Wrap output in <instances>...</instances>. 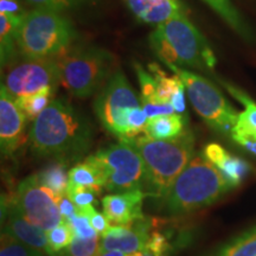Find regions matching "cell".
<instances>
[{
  "instance_id": "obj_15",
  "label": "cell",
  "mask_w": 256,
  "mask_h": 256,
  "mask_svg": "<svg viewBox=\"0 0 256 256\" xmlns=\"http://www.w3.org/2000/svg\"><path fill=\"white\" fill-rule=\"evenodd\" d=\"M2 203H5L6 214L5 232L11 234L19 241L24 242L25 244L40 252L44 250L48 254L49 246H48L46 230L38 228L37 226H34L25 218L20 210L18 209L14 196L11 198H6V200H2Z\"/></svg>"
},
{
  "instance_id": "obj_28",
  "label": "cell",
  "mask_w": 256,
  "mask_h": 256,
  "mask_svg": "<svg viewBox=\"0 0 256 256\" xmlns=\"http://www.w3.org/2000/svg\"><path fill=\"white\" fill-rule=\"evenodd\" d=\"M101 238H81L75 236L72 242L58 254L54 256H100Z\"/></svg>"
},
{
  "instance_id": "obj_6",
  "label": "cell",
  "mask_w": 256,
  "mask_h": 256,
  "mask_svg": "<svg viewBox=\"0 0 256 256\" xmlns=\"http://www.w3.org/2000/svg\"><path fill=\"white\" fill-rule=\"evenodd\" d=\"M72 22L62 14L37 8L26 12L18 31L17 48L25 60L51 58L76 40Z\"/></svg>"
},
{
  "instance_id": "obj_4",
  "label": "cell",
  "mask_w": 256,
  "mask_h": 256,
  "mask_svg": "<svg viewBox=\"0 0 256 256\" xmlns=\"http://www.w3.org/2000/svg\"><path fill=\"white\" fill-rule=\"evenodd\" d=\"M234 188L206 156L194 154L164 200L170 212L188 214L215 203Z\"/></svg>"
},
{
  "instance_id": "obj_41",
  "label": "cell",
  "mask_w": 256,
  "mask_h": 256,
  "mask_svg": "<svg viewBox=\"0 0 256 256\" xmlns=\"http://www.w3.org/2000/svg\"><path fill=\"white\" fill-rule=\"evenodd\" d=\"M100 256H140L139 252L136 254H124V252H118V250H108V252H101Z\"/></svg>"
},
{
  "instance_id": "obj_29",
  "label": "cell",
  "mask_w": 256,
  "mask_h": 256,
  "mask_svg": "<svg viewBox=\"0 0 256 256\" xmlns=\"http://www.w3.org/2000/svg\"><path fill=\"white\" fill-rule=\"evenodd\" d=\"M0 256H43L42 252L34 249L24 242L19 241L11 234L2 232Z\"/></svg>"
},
{
  "instance_id": "obj_16",
  "label": "cell",
  "mask_w": 256,
  "mask_h": 256,
  "mask_svg": "<svg viewBox=\"0 0 256 256\" xmlns=\"http://www.w3.org/2000/svg\"><path fill=\"white\" fill-rule=\"evenodd\" d=\"M124 2L144 23L159 25L184 14L183 6L178 0H124Z\"/></svg>"
},
{
  "instance_id": "obj_38",
  "label": "cell",
  "mask_w": 256,
  "mask_h": 256,
  "mask_svg": "<svg viewBox=\"0 0 256 256\" xmlns=\"http://www.w3.org/2000/svg\"><path fill=\"white\" fill-rule=\"evenodd\" d=\"M58 206H60V212L62 216L63 222H68L72 216L76 215L78 212V206L74 204V202L66 194L60 197L58 200Z\"/></svg>"
},
{
  "instance_id": "obj_19",
  "label": "cell",
  "mask_w": 256,
  "mask_h": 256,
  "mask_svg": "<svg viewBox=\"0 0 256 256\" xmlns=\"http://www.w3.org/2000/svg\"><path fill=\"white\" fill-rule=\"evenodd\" d=\"M69 180L82 186L94 188L101 194L106 186V174L94 154L87 156L84 162L69 170Z\"/></svg>"
},
{
  "instance_id": "obj_17",
  "label": "cell",
  "mask_w": 256,
  "mask_h": 256,
  "mask_svg": "<svg viewBox=\"0 0 256 256\" xmlns=\"http://www.w3.org/2000/svg\"><path fill=\"white\" fill-rule=\"evenodd\" d=\"M204 156L222 172L234 186H238L250 171V166L246 160L232 156L218 144H209L204 148Z\"/></svg>"
},
{
  "instance_id": "obj_30",
  "label": "cell",
  "mask_w": 256,
  "mask_h": 256,
  "mask_svg": "<svg viewBox=\"0 0 256 256\" xmlns=\"http://www.w3.org/2000/svg\"><path fill=\"white\" fill-rule=\"evenodd\" d=\"M98 194L94 188L88 186H82V185L75 184L74 182L69 180L68 188H66V196L74 202L78 208H87L92 206L96 202V196Z\"/></svg>"
},
{
  "instance_id": "obj_24",
  "label": "cell",
  "mask_w": 256,
  "mask_h": 256,
  "mask_svg": "<svg viewBox=\"0 0 256 256\" xmlns=\"http://www.w3.org/2000/svg\"><path fill=\"white\" fill-rule=\"evenodd\" d=\"M54 90H55L54 87H46L34 94L16 98V102L19 110L23 112L25 118L28 121H34L42 112L51 104Z\"/></svg>"
},
{
  "instance_id": "obj_7",
  "label": "cell",
  "mask_w": 256,
  "mask_h": 256,
  "mask_svg": "<svg viewBox=\"0 0 256 256\" xmlns=\"http://www.w3.org/2000/svg\"><path fill=\"white\" fill-rule=\"evenodd\" d=\"M182 78L188 98L197 114L217 133L230 136L238 119V113L224 98L220 89L203 76L176 66H168Z\"/></svg>"
},
{
  "instance_id": "obj_25",
  "label": "cell",
  "mask_w": 256,
  "mask_h": 256,
  "mask_svg": "<svg viewBox=\"0 0 256 256\" xmlns=\"http://www.w3.org/2000/svg\"><path fill=\"white\" fill-rule=\"evenodd\" d=\"M150 72L153 76H154L156 86V100L160 102H168L171 104L172 98L182 87H184V83L182 81V78H179L177 74L174 75H168V72H165L158 64H150Z\"/></svg>"
},
{
  "instance_id": "obj_13",
  "label": "cell",
  "mask_w": 256,
  "mask_h": 256,
  "mask_svg": "<svg viewBox=\"0 0 256 256\" xmlns=\"http://www.w3.org/2000/svg\"><path fill=\"white\" fill-rule=\"evenodd\" d=\"M148 238V226L145 218L132 224H112L101 236V252L118 250L124 254H136L145 249Z\"/></svg>"
},
{
  "instance_id": "obj_8",
  "label": "cell",
  "mask_w": 256,
  "mask_h": 256,
  "mask_svg": "<svg viewBox=\"0 0 256 256\" xmlns=\"http://www.w3.org/2000/svg\"><path fill=\"white\" fill-rule=\"evenodd\" d=\"M95 156L106 174V190L116 194L145 190V166L132 144L119 142L100 150Z\"/></svg>"
},
{
  "instance_id": "obj_35",
  "label": "cell",
  "mask_w": 256,
  "mask_h": 256,
  "mask_svg": "<svg viewBox=\"0 0 256 256\" xmlns=\"http://www.w3.org/2000/svg\"><path fill=\"white\" fill-rule=\"evenodd\" d=\"M142 107L147 116H148V119H152V118L156 116H162V115L174 114V108L168 102L142 101Z\"/></svg>"
},
{
  "instance_id": "obj_14",
  "label": "cell",
  "mask_w": 256,
  "mask_h": 256,
  "mask_svg": "<svg viewBox=\"0 0 256 256\" xmlns=\"http://www.w3.org/2000/svg\"><path fill=\"white\" fill-rule=\"evenodd\" d=\"M148 196L144 191L108 194L102 198L104 214L110 224H132L144 220L142 202Z\"/></svg>"
},
{
  "instance_id": "obj_23",
  "label": "cell",
  "mask_w": 256,
  "mask_h": 256,
  "mask_svg": "<svg viewBox=\"0 0 256 256\" xmlns=\"http://www.w3.org/2000/svg\"><path fill=\"white\" fill-rule=\"evenodd\" d=\"M40 184L50 188L58 196L66 194L69 184V172H66V160L56 159L48 164L40 174H37Z\"/></svg>"
},
{
  "instance_id": "obj_20",
  "label": "cell",
  "mask_w": 256,
  "mask_h": 256,
  "mask_svg": "<svg viewBox=\"0 0 256 256\" xmlns=\"http://www.w3.org/2000/svg\"><path fill=\"white\" fill-rule=\"evenodd\" d=\"M184 119L180 114L162 115L148 119L145 134L156 140H170L183 134Z\"/></svg>"
},
{
  "instance_id": "obj_39",
  "label": "cell",
  "mask_w": 256,
  "mask_h": 256,
  "mask_svg": "<svg viewBox=\"0 0 256 256\" xmlns=\"http://www.w3.org/2000/svg\"><path fill=\"white\" fill-rule=\"evenodd\" d=\"M172 107L174 108V112L178 114H183L186 110V104H185V86L182 87L176 92L171 100Z\"/></svg>"
},
{
  "instance_id": "obj_5",
  "label": "cell",
  "mask_w": 256,
  "mask_h": 256,
  "mask_svg": "<svg viewBox=\"0 0 256 256\" xmlns=\"http://www.w3.org/2000/svg\"><path fill=\"white\" fill-rule=\"evenodd\" d=\"M60 84L78 98L94 95L116 72L113 54L98 46H69L55 57Z\"/></svg>"
},
{
  "instance_id": "obj_18",
  "label": "cell",
  "mask_w": 256,
  "mask_h": 256,
  "mask_svg": "<svg viewBox=\"0 0 256 256\" xmlns=\"http://www.w3.org/2000/svg\"><path fill=\"white\" fill-rule=\"evenodd\" d=\"M222 84L226 88L236 100L244 106V110L238 114V122H236L232 138H248V139L256 140V104L255 101L242 92L241 89L236 88L234 84L222 81Z\"/></svg>"
},
{
  "instance_id": "obj_37",
  "label": "cell",
  "mask_w": 256,
  "mask_h": 256,
  "mask_svg": "<svg viewBox=\"0 0 256 256\" xmlns=\"http://www.w3.org/2000/svg\"><path fill=\"white\" fill-rule=\"evenodd\" d=\"M0 14H5L11 17L23 18L26 12L22 8L19 0H0Z\"/></svg>"
},
{
  "instance_id": "obj_34",
  "label": "cell",
  "mask_w": 256,
  "mask_h": 256,
  "mask_svg": "<svg viewBox=\"0 0 256 256\" xmlns=\"http://www.w3.org/2000/svg\"><path fill=\"white\" fill-rule=\"evenodd\" d=\"M78 212L83 214V215L88 216L89 220H90L92 228L96 230L98 236H102L110 228V222L108 220L104 214L96 212L94 206H87V208H78Z\"/></svg>"
},
{
  "instance_id": "obj_22",
  "label": "cell",
  "mask_w": 256,
  "mask_h": 256,
  "mask_svg": "<svg viewBox=\"0 0 256 256\" xmlns=\"http://www.w3.org/2000/svg\"><path fill=\"white\" fill-rule=\"evenodd\" d=\"M203 2H206L242 38L249 42L254 40L250 28L248 26L244 19L238 14V11L232 4L230 0H203Z\"/></svg>"
},
{
  "instance_id": "obj_27",
  "label": "cell",
  "mask_w": 256,
  "mask_h": 256,
  "mask_svg": "<svg viewBox=\"0 0 256 256\" xmlns=\"http://www.w3.org/2000/svg\"><path fill=\"white\" fill-rule=\"evenodd\" d=\"M46 238L48 246H49L48 255L54 256L68 247L75 238V232L68 222H62L55 228L48 230Z\"/></svg>"
},
{
  "instance_id": "obj_3",
  "label": "cell",
  "mask_w": 256,
  "mask_h": 256,
  "mask_svg": "<svg viewBox=\"0 0 256 256\" xmlns=\"http://www.w3.org/2000/svg\"><path fill=\"white\" fill-rule=\"evenodd\" d=\"M142 156L148 196L165 198L170 188L194 156V136L184 132L170 140H156L146 134L130 140Z\"/></svg>"
},
{
  "instance_id": "obj_12",
  "label": "cell",
  "mask_w": 256,
  "mask_h": 256,
  "mask_svg": "<svg viewBox=\"0 0 256 256\" xmlns=\"http://www.w3.org/2000/svg\"><path fill=\"white\" fill-rule=\"evenodd\" d=\"M26 118L5 84L0 88V147L2 156H12L26 139Z\"/></svg>"
},
{
  "instance_id": "obj_1",
  "label": "cell",
  "mask_w": 256,
  "mask_h": 256,
  "mask_svg": "<svg viewBox=\"0 0 256 256\" xmlns=\"http://www.w3.org/2000/svg\"><path fill=\"white\" fill-rule=\"evenodd\" d=\"M92 127L83 115L64 100H52L32 124L28 142L32 153L68 160L78 158L92 144Z\"/></svg>"
},
{
  "instance_id": "obj_26",
  "label": "cell",
  "mask_w": 256,
  "mask_h": 256,
  "mask_svg": "<svg viewBox=\"0 0 256 256\" xmlns=\"http://www.w3.org/2000/svg\"><path fill=\"white\" fill-rule=\"evenodd\" d=\"M215 256H256V228L234 238Z\"/></svg>"
},
{
  "instance_id": "obj_2",
  "label": "cell",
  "mask_w": 256,
  "mask_h": 256,
  "mask_svg": "<svg viewBox=\"0 0 256 256\" xmlns=\"http://www.w3.org/2000/svg\"><path fill=\"white\" fill-rule=\"evenodd\" d=\"M150 44L165 66L212 72L216 56L206 38L185 14L159 24L150 36Z\"/></svg>"
},
{
  "instance_id": "obj_36",
  "label": "cell",
  "mask_w": 256,
  "mask_h": 256,
  "mask_svg": "<svg viewBox=\"0 0 256 256\" xmlns=\"http://www.w3.org/2000/svg\"><path fill=\"white\" fill-rule=\"evenodd\" d=\"M168 248L166 236L160 232H153L150 235L148 241L144 250L148 252L150 256H164Z\"/></svg>"
},
{
  "instance_id": "obj_32",
  "label": "cell",
  "mask_w": 256,
  "mask_h": 256,
  "mask_svg": "<svg viewBox=\"0 0 256 256\" xmlns=\"http://www.w3.org/2000/svg\"><path fill=\"white\" fill-rule=\"evenodd\" d=\"M31 5L36 6L37 8L49 10V11L62 12L72 11L82 8L83 5L88 4L90 0H28Z\"/></svg>"
},
{
  "instance_id": "obj_33",
  "label": "cell",
  "mask_w": 256,
  "mask_h": 256,
  "mask_svg": "<svg viewBox=\"0 0 256 256\" xmlns=\"http://www.w3.org/2000/svg\"><path fill=\"white\" fill-rule=\"evenodd\" d=\"M68 223L72 226L75 232V236L81 238H98V234L96 232V230L92 228L89 217L83 215V214L76 212L75 216H72V218L68 220Z\"/></svg>"
},
{
  "instance_id": "obj_31",
  "label": "cell",
  "mask_w": 256,
  "mask_h": 256,
  "mask_svg": "<svg viewBox=\"0 0 256 256\" xmlns=\"http://www.w3.org/2000/svg\"><path fill=\"white\" fill-rule=\"evenodd\" d=\"M138 78L140 83V90H142V101H158L156 100V81L152 74L147 72L140 63H134Z\"/></svg>"
},
{
  "instance_id": "obj_21",
  "label": "cell",
  "mask_w": 256,
  "mask_h": 256,
  "mask_svg": "<svg viewBox=\"0 0 256 256\" xmlns=\"http://www.w3.org/2000/svg\"><path fill=\"white\" fill-rule=\"evenodd\" d=\"M24 17L17 18L0 14V55H2V66L14 58L16 46H17L18 31Z\"/></svg>"
},
{
  "instance_id": "obj_10",
  "label": "cell",
  "mask_w": 256,
  "mask_h": 256,
  "mask_svg": "<svg viewBox=\"0 0 256 256\" xmlns=\"http://www.w3.org/2000/svg\"><path fill=\"white\" fill-rule=\"evenodd\" d=\"M60 197L40 184L37 174L24 179L14 194L16 204L25 218L46 232L63 222L58 206Z\"/></svg>"
},
{
  "instance_id": "obj_40",
  "label": "cell",
  "mask_w": 256,
  "mask_h": 256,
  "mask_svg": "<svg viewBox=\"0 0 256 256\" xmlns=\"http://www.w3.org/2000/svg\"><path fill=\"white\" fill-rule=\"evenodd\" d=\"M234 142H238V145L244 147L247 151L256 156V140L248 139V138H234Z\"/></svg>"
},
{
  "instance_id": "obj_11",
  "label": "cell",
  "mask_w": 256,
  "mask_h": 256,
  "mask_svg": "<svg viewBox=\"0 0 256 256\" xmlns=\"http://www.w3.org/2000/svg\"><path fill=\"white\" fill-rule=\"evenodd\" d=\"M60 72L55 57L26 60L8 72L5 87L14 98L34 94L46 87L56 88Z\"/></svg>"
},
{
  "instance_id": "obj_9",
  "label": "cell",
  "mask_w": 256,
  "mask_h": 256,
  "mask_svg": "<svg viewBox=\"0 0 256 256\" xmlns=\"http://www.w3.org/2000/svg\"><path fill=\"white\" fill-rule=\"evenodd\" d=\"M140 106L127 78L116 70L96 98L94 110L108 132L119 138V142H127L130 139L127 113L130 108Z\"/></svg>"
}]
</instances>
